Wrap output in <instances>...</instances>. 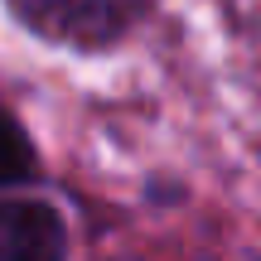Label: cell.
<instances>
[{"label": "cell", "instance_id": "cell-3", "mask_svg": "<svg viewBox=\"0 0 261 261\" xmlns=\"http://www.w3.org/2000/svg\"><path fill=\"white\" fill-rule=\"evenodd\" d=\"M29 169H34V145H29V136L15 126V116L0 112V184H15Z\"/></svg>", "mask_w": 261, "mask_h": 261}, {"label": "cell", "instance_id": "cell-2", "mask_svg": "<svg viewBox=\"0 0 261 261\" xmlns=\"http://www.w3.org/2000/svg\"><path fill=\"white\" fill-rule=\"evenodd\" d=\"M0 261H68V223L44 198H0Z\"/></svg>", "mask_w": 261, "mask_h": 261}, {"label": "cell", "instance_id": "cell-1", "mask_svg": "<svg viewBox=\"0 0 261 261\" xmlns=\"http://www.w3.org/2000/svg\"><path fill=\"white\" fill-rule=\"evenodd\" d=\"M150 0H10L19 19L34 34L54 44H77V48H102L121 39Z\"/></svg>", "mask_w": 261, "mask_h": 261}]
</instances>
